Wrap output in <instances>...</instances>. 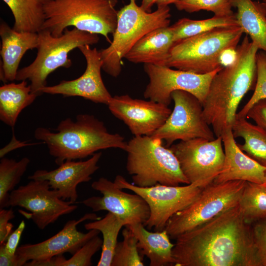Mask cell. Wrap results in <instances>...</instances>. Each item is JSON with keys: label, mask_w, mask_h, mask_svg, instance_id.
Masks as SVG:
<instances>
[{"label": "cell", "mask_w": 266, "mask_h": 266, "mask_svg": "<svg viewBox=\"0 0 266 266\" xmlns=\"http://www.w3.org/2000/svg\"><path fill=\"white\" fill-rule=\"evenodd\" d=\"M175 239V266H255L252 224L238 203Z\"/></svg>", "instance_id": "cell-1"}, {"label": "cell", "mask_w": 266, "mask_h": 266, "mask_svg": "<svg viewBox=\"0 0 266 266\" xmlns=\"http://www.w3.org/2000/svg\"><path fill=\"white\" fill-rule=\"evenodd\" d=\"M258 50L246 35L236 48L233 59L211 81L202 106L204 117L216 137L232 130L239 103L255 88Z\"/></svg>", "instance_id": "cell-2"}, {"label": "cell", "mask_w": 266, "mask_h": 266, "mask_svg": "<svg viewBox=\"0 0 266 266\" xmlns=\"http://www.w3.org/2000/svg\"><path fill=\"white\" fill-rule=\"evenodd\" d=\"M54 130L38 127L34 136L47 145L58 166L67 160L92 156L100 150L119 148L125 151L127 145L123 136L109 133L102 121L89 114H78L75 120L66 118Z\"/></svg>", "instance_id": "cell-3"}, {"label": "cell", "mask_w": 266, "mask_h": 266, "mask_svg": "<svg viewBox=\"0 0 266 266\" xmlns=\"http://www.w3.org/2000/svg\"><path fill=\"white\" fill-rule=\"evenodd\" d=\"M243 33L239 26L217 28L174 43L166 66L206 74L224 66L223 57L234 52Z\"/></svg>", "instance_id": "cell-4"}, {"label": "cell", "mask_w": 266, "mask_h": 266, "mask_svg": "<svg viewBox=\"0 0 266 266\" xmlns=\"http://www.w3.org/2000/svg\"><path fill=\"white\" fill-rule=\"evenodd\" d=\"M117 0H49L45 5V21L41 30L56 37L72 26L103 35L110 43L117 22Z\"/></svg>", "instance_id": "cell-5"}, {"label": "cell", "mask_w": 266, "mask_h": 266, "mask_svg": "<svg viewBox=\"0 0 266 266\" xmlns=\"http://www.w3.org/2000/svg\"><path fill=\"white\" fill-rule=\"evenodd\" d=\"M126 169L133 184L139 187L157 184H189L178 160L163 140L150 136H136L127 142Z\"/></svg>", "instance_id": "cell-6"}, {"label": "cell", "mask_w": 266, "mask_h": 266, "mask_svg": "<svg viewBox=\"0 0 266 266\" xmlns=\"http://www.w3.org/2000/svg\"><path fill=\"white\" fill-rule=\"evenodd\" d=\"M136 1L130 0L118 11L112 40L108 47L99 50L102 69L113 77L120 75L122 59L139 39L157 28L169 25L171 15L168 6H158L154 12H148Z\"/></svg>", "instance_id": "cell-7"}, {"label": "cell", "mask_w": 266, "mask_h": 266, "mask_svg": "<svg viewBox=\"0 0 266 266\" xmlns=\"http://www.w3.org/2000/svg\"><path fill=\"white\" fill-rule=\"evenodd\" d=\"M38 44L35 59L29 65L18 70L16 80H29L32 92L38 96L47 86L48 76L59 67L69 68L72 62L69 53L76 48L96 44L98 34L82 31L74 28L65 29L60 36H53L46 30L38 33Z\"/></svg>", "instance_id": "cell-8"}, {"label": "cell", "mask_w": 266, "mask_h": 266, "mask_svg": "<svg viewBox=\"0 0 266 266\" xmlns=\"http://www.w3.org/2000/svg\"><path fill=\"white\" fill-rule=\"evenodd\" d=\"M246 182L241 180L212 182L204 187L192 203L168 220L165 230L170 238L176 239L236 206Z\"/></svg>", "instance_id": "cell-9"}, {"label": "cell", "mask_w": 266, "mask_h": 266, "mask_svg": "<svg viewBox=\"0 0 266 266\" xmlns=\"http://www.w3.org/2000/svg\"><path fill=\"white\" fill-rule=\"evenodd\" d=\"M114 182L119 188L129 190L145 200L149 206L150 215L144 225L146 229H153L155 231L165 230L170 218L192 203L204 187L197 183L183 186L157 184L139 187L119 175L116 176Z\"/></svg>", "instance_id": "cell-10"}, {"label": "cell", "mask_w": 266, "mask_h": 266, "mask_svg": "<svg viewBox=\"0 0 266 266\" xmlns=\"http://www.w3.org/2000/svg\"><path fill=\"white\" fill-rule=\"evenodd\" d=\"M171 98L174 102L173 109L163 125L151 137L165 141L167 147L176 140L215 138L204 117L202 104L195 96L186 91L176 90L171 93Z\"/></svg>", "instance_id": "cell-11"}, {"label": "cell", "mask_w": 266, "mask_h": 266, "mask_svg": "<svg viewBox=\"0 0 266 266\" xmlns=\"http://www.w3.org/2000/svg\"><path fill=\"white\" fill-rule=\"evenodd\" d=\"M221 136L213 140L196 138L180 141L170 149L177 157L189 183L203 186L212 183L221 171L224 161Z\"/></svg>", "instance_id": "cell-12"}, {"label": "cell", "mask_w": 266, "mask_h": 266, "mask_svg": "<svg viewBox=\"0 0 266 266\" xmlns=\"http://www.w3.org/2000/svg\"><path fill=\"white\" fill-rule=\"evenodd\" d=\"M48 181L32 179L10 193L6 207L19 206L29 211L30 218L40 230H44L63 215L78 207L60 198L57 191L50 190Z\"/></svg>", "instance_id": "cell-13"}, {"label": "cell", "mask_w": 266, "mask_h": 266, "mask_svg": "<svg viewBox=\"0 0 266 266\" xmlns=\"http://www.w3.org/2000/svg\"><path fill=\"white\" fill-rule=\"evenodd\" d=\"M221 68L208 73L198 74L167 66L144 64V71L149 78L144 97L168 106L172 100L171 93L182 90L193 95L203 104L212 79Z\"/></svg>", "instance_id": "cell-14"}, {"label": "cell", "mask_w": 266, "mask_h": 266, "mask_svg": "<svg viewBox=\"0 0 266 266\" xmlns=\"http://www.w3.org/2000/svg\"><path fill=\"white\" fill-rule=\"evenodd\" d=\"M94 190L102 196H93L82 203L94 212L105 210L121 219L126 226L137 223L144 224L150 215L149 206L139 195L124 192L114 182L100 177L91 184Z\"/></svg>", "instance_id": "cell-15"}, {"label": "cell", "mask_w": 266, "mask_h": 266, "mask_svg": "<svg viewBox=\"0 0 266 266\" xmlns=\"http://www.w3.org/2000/svg\"><path fill=\"white\" fill-rule=\"evenodd\" d=\"M111 113L122 121L134 136H150L165 123L171 110L168 105L128 95L112 97L108 104Z\"/></svg>", "instance_id": "cell-16"}, {"label": "cell", "mask_w": 266, "mask_h": 266, "mask_svg": "<svg viewBox=\"0 0 266 266\" xmlns=\"http://www.w3.org/2000/svg\"><path fill=\"white\" fill-rule=\"evenodd\" d=\"M95 213H86L78 220L68 221L63 229L54 235L36 244H24L17 248L16 254L26 262L45 261L69 253L73 255L85 243L100 233L96 230L84 233L77 230V225L86 220L100 219Z\"/></svg>", "instance_id": "cell-17"}, {"label": "cell", "mask_w": 266, "mask_h": 266, "mask_svg": "<svg viewBox=\"0 0 266 266\" xmlns=\"http://www.w3.org/2000/svg\"><path fill=\"white\" fill-rule=\"evenodd\" d=\"M84 56L87 66L84 72L71 80H62L59 84L48 86L42 93L62 95L65 97H80L92 102L107 105L112 97L106 88L101 75L102 61L99 51L90 45L78 48Z\"/></svg>", "instance_id": "cell-18"}, {"label": "cell", "mask_w": 266, "mask_h": 266, "mask_svg": "<svg viewBox=\"0 0 266 266\" xmlns=\"http://www.w3.org/2000/svg\"><path fill=\"white\" fill-rule=\"evenodd\" d=\"M101 155L102 153L99 152L86 161L67 160L51 171L37 170L28 179L48 181L51 188L57 191L60 198L74 204L78 197L77 186L91 180L92 175L99 168L98 163Z\"/></svg>", "instance_id": "cell-19"}, {"label": "cell", "mask_w": 266, "mask_h": 266, "mask_svg": "<svg viewBox=\"0 0 266 266\" xmlns=\"http://www.w3.org/2000/svg\"><path fill=\"white\" fill-rule=\"evenodd\" d=\"M224 150L222 168L213 182L220 183L241 180L262 184L265 182L266 167L248 156L239 148L232 130L222 136Z\"/></svg>", "instance_id": "cell-20"}, {"label": "cell", "mask_w": 266, "mask_h": 266, "mask_svg": "<svg viewBox=\"0 0 266 266\" xmlns=\"http://www.w3.org/2000/svg\"><path fill=\"white\" fill-rule=\"evenodd\" d=\"M1 40L0 79L4 83L16 80L20 61L29 50L37 48V33L19 32L4 21L0 25Z\"/></svg>", "instance_id": "cell-21"}, {"label": "cell", "mask_w": 266, "mask_h": 266, "mask_svg": "<svg viewBox=\"0 0 266 266\" xmlns=\"http://www.w3.org/2000/svg\"><path fill=\"white\" fill-rule=\"evenodd\" d=\"M174 43L173 33L170 27L159 28L139 39L124 58L135 64L166 66Z\"/></svg>", "instance_id": "cell-22"}, {"label": "cell", "mask_w": 266, "mask_h": 266, "mask_svg": "<svg viewBox=\"0 0 266 266\" xmlns=\"http://www.w3.org/2000/svg\"><path fill=\"white\" fill-rule=\"evenodd\" d=\"M131 229L137 240L139 251L150 261V266H166L174 265L172 249L174 244L166 230L150 232L143 224L127 226Z\"/></svg>", "instance_id": "cell-23"}, {"label": "cell", "mask_w": 266, "mask_h": 266, "mask_svg": "<svg viewBox=\"0 0 266 266\" xmlns=\"http://www.w3.org/2000/svg\"><path fill=\"white\" fill-rule=\"evenodd\" d=\"M236 8L235 17L243 33L266 53V3L259 0H232Z\"/></svg>", "instance_id": "cell-24"}, {"label": "cell", "mask_w": 266, "mask_h": 266, "mask_svg": "<svg viewBox=\"0 0 266 266\" xmlns=\"http://www.w3.org/2000/svg\"><path fill=\"white\" fill-rule=\"evenodd\" d=\"M37 96L32 92L26 80L11 82L0 87V119L14 127L21 111L31 105Z\"/></svg>", "instance_id": "cell-25"}, {"label": "cell", "mask_w": 266, "mask_h": 266, "mask_svg": "<svg viewBox=\"0 0 266 266\" xmlns=\"http://www.w3.org/2000/svg\"><path fill=\"white\" fill-rule=\"evenodd\" d=\"M14 17L13 29L19 32L38 33L45 21L44 7L49 0H2Z\"/></svg>", "instance_id": "cell-26"}, {"label": "cell", "mask_w": 266, "mask_h": 266, "mask_svg": "<svg viewBox=\"0 0 266 266\" xmlns=\"http://www.w3.org/2000/svg\"><path fill=\"white\" fill-rule=\"evenodd\" d=\"M246 119L236 118L232 128L233 134L244 140L243 144H238L241 150L266 167V131Z\"/></svg>", "instance_id": "cell-27"}, {"label": "cell", "mask_w": 266, "mask_h": 266, "mask_svg": "<svg viewBox=\"0 0 266 266\" xmlns=\"http://www.w3.org/2000/svg\"><path fill=\"white\" fill-rule=\"evenodd\" d=\"M126 223L119 217L108 212L103 218L86 223V230H96L102 235L101 253L98 266H111L119 233Z\"/></svg>", "instance_id": "cell-28"}, {"label": "cell", "mask_w": 266, "mask_h": 266, "mask_svg": "<svg viewBox=\"0 0 266 266\" xmlns=\"http://www.w3.org/2000/svg\"><path fill=\"white\" fill-rule=\"evenodd\" d=\"M245 222L252 224L266 218V185L246 182L238 201Z\"/></svg>", "instance_id": "cell-29"}, {"label": "cell", "mask_w": 266, "mask_h": 266, "mask_svg": "<svg viewBox=\"0 0 266 266\" xmlns=\"http://www.w3.org/2000/svg\"><path fill=\"white\" fill-rule=\"evenodd\" d=\"M234 26H239L235 17V13L230 16L214 15L210 18L203 20H192L183 18L170 27L175 42L215 28Z\"/></svg>", "instance_id": "cell-30"}, {"label": "cell", "mask_w": 266, "mask_h": 266, "mask_svg": "<svg viewBox=\"0 0 266 266\" xmlns=\"http://www.w3.org/2000/svg\"><path fill=\"white\" fill-rule=\"evenodd\" d=\"M30 159L23 157L18 161L2 157L0 162V208L6 207L10 193L26 172Z\"/></svg>", "instance_id": "cell-31"}, {"label": "cell", "mask_w": 266, "mask_h": 266, "mask_svg": "<svg viewBox=\"0 0 266 266\" xmlns=\"http://www.w3.org/2000/svg\"><path fill=\"white\" fill-rule=\"evenodd\" d=\"M125 227L122 231L123 240L116 246L111 266H143L137 240L131 229Z\"/></svg>", "instance_id": "cell-32"}, {"label": "cell", "mask_w": 266, "mask_h": 266, "mask_svg": "<svg viewBox=\"0 0 266 266\" xmlns=\"http://www.w3.org/2000/svg\"><path fill=\"white\" fill-rule=\"evenodd\" d=\"M174 5L178 10L189 13L206 10L218 16H230L235 14L232 10V0H180Z\"/></svg>", "instance_id": "cell-33"}, {"label": "cell", "mask_w": 266, "mask_h": 266, "mask_svg": "<svg viewBox=\"0 0 266 266\" xmlns=\"http://www.w3.org/2000/svg\"><path fill=\"white\" fill-rule=\"evenodd\" d=\"M257 80L254 93L247 102L237 113L236 118H245L252 106L262 99H266V53L258 52L256 57Z\"/></svg>", "instance_id": "cell-34"}, {"label": "cell", "mask_w": 266, "mask_h": 266, "mask_svg": "<svg viewBox=\"0 0 266 266\" xmlns=\"http://www.w3.org/2000/svg\"><path fill=\"white\" fill-rule=\"evenodd\" d=\"M102 239L98 235L85 243L72 256L66 260L60 266H90L92 258L102 246Z\"/></svg>", "instance_id": "cell-35"}, {"label": "cell", "mask_w": 266, "mask_h": 266, "mask_svg": "<svg viewBox=\"0 0 266 266\" xmlns=\"http://www.w3.org/2000/svg\"><path fill=\"white\" fill-rule=\"evenodd\" d=\"M255 266H266V218L252 224Z\"/></svg>", "instance_id": "cell-36"}, {"label": "cell", "mask_w": 266, "mask_h": 266, "mask_svg": "<svg viewBox=\"0 0 266 266\" xmlns=\"http://www.w3.org/2000/svg\"><path fill=\"white\" fill-rule=\"evenodd\" d=\"M246 118L253 120L256 125L266 131V99L254 103L247 112Z\"/></svg>", "instance_id": "cell-37"}, {"label": "cell", "mask_w": 266, "mask_h": 266, "mask_svg": "<svg viewBox=\"0 0 266 266\" xmlns=\"http://www.w3.org/2000/svg\"><path fill=\"white\" fill-rule=\"evenodd\" d=\"M15 216L12 208L0 209V244L5 243L11 233L13 225L8 221Z\"/></svg>", "instance_id": "cell-38"}, {"label": "cell", "mask_w": 266, "mask_h": 266, "mask_svg": "<svg viewBox=\"0 0 266 266\" xmlns=\"http://www.w3.org/2000/svg\"><path fill=\"white\" fill-rule=\"evenodd\" d=\"M25 228L24 220L19 224L16 229L12 232L4 244L5 252L9 255H14L17 249L20 238Z\"/></svg>", "instance_id": "cell-39"}, {"label": "cell", "mask_w": 266, "mask_h": 266, "mask_svg": "<svg viewBox=\"0 0 266 266\" xmlns=\"http://www.w3.org/2000/svg\"><path fill=\"white\" fill-rule=\"evenodd\" d=\"M5 243L0 244V266H22L26 262L22 260L17 255H8L4 249Z\"/></svg>", "instance_id": "cell-40"}, {"label": "cell", "mask_w": 266, "mask_h": 266, "mask_svg": "<svg viewBox=\"0 0 266 266\" xmlns=\"http://www.w3.org/2000/svg\"><path fill=\"white\" fill-rule=\"evenodd\" d=\"M154 4H155V0H142L140 6L143 10L151 12L152 7Z\"/></svg>", "instance_id": "cell-41"}, {"label": "cell", "mask_w": 266, "mask_h": 266, "mask_svg": "<svg viewBox=\"0 0 266 266\" xmlns=\"http://www.w3.org/2000/svg\"><path fill=\"white\" fill-rule=\"evenodd\" d=\"M180 0H155V4L157 7L162 6H168L171 3H175Z\"/></svg>", "instance_id": "cell-42"}, {"label": "cell", "mask_w": 266, "mask_h": 266, "mask_svg": "<svg viewBox=\"0 0 266 266\" xmlns=\"http://www.w3.org/2000/svg\"><path fill=\"white\" fill-rule=\"evenodd\" d=\"M264 183L266 185V175H265V182H264Z\"/></svg>", "instance_id": "cell-43"}, {"label": "cell", "mask_w": 266, "mask_h": 266, "mask_svg": "<svg viewBox=\"0 0 266 266\" xmlns=\"http://www.w3.org/2000/svg\"><path fill=\"white\" fill-rule=\"evenodd\" d=\"M263 1L266 3V0H263Z\"/></svg>", "instance_id": "cell-44"}, {"label": "cell", "mask_w": 266, "mask_h": 266, "mask_svg": "<svg viewBox=\"0 0 266 266\" xmlns=\"http://www.w3.org/2000/svg\"></svg>", "instance_id": "cell-45"}]
</instances>
